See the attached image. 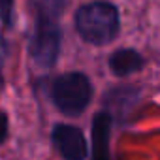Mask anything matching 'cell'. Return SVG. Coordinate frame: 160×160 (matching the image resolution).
I'll return each mask as SVG.
<instances>
[{
	"mask_svg": "<svg viewBox=\"0 0 160 160\" xmlns=\"http://www.w3.org/2000/svg\"><path fill=\"white\" fill-rule=\"evenodd\" d=\"M0 21L6 28L15 25V0H0Z\"/></svg>",
	"mask_w": 160,
	"mask_h": 160,
	"instance_id": "cell-8",
	"label": "cell"
},
{
	"mask_svg": "<svg viewBox=\"0 0 160 160\" xmlns=\"http://www.w3.org/2000/svg\"><path fill=\"white\" fill-rule=\"evenodd\" d=\"M6 60V40L0 38V89H2V64Z\"/></svg>",
	"mask_w": 160,
	"mask_h": 160,
	"instance_id": "cell-10",
	"label": "cell"
},
{
	"mask_svg": "<svg viewBox=\"0 0 160 160\" xmlns=\"http://www.w3.org/2000/svg\"><path fill=\"white\" fill-rule=\"evenodd\" d=\"M28 8L34 21L60 23V17L68 8V0H28Z\"/></svg>",
	"mask_w": 160,
	"mask_h": 160,
	"instance_id": "cell-7",
	"label": "cell"
},
{
	"mask_svg": "<svg viewBox=\"0 0 160 160\" xmlns=\"http://www.w3.org/2000/svg\"><path fill=\"white\" fill-rule=\"evenodd\" d=\"M47 94L66 117H79L92 100V83L83 72H66L49 79Z\"/></svg>",
	"mask_w": 160,
	"mask_h": 160,
	"instance_id": "cell-2",
	"label": "cell"
},
{
	"mask_svg": "<svg viewBox=\"0 0 160 160\" xmlns=\"http://www.w3.org/2000/svg\"><path fill=\"white\" fill-rule=\"evenodd\" d=\"M51 143L64 160H85L89 156L85 134L73 124H55L51 130Z\"/></svg>",
	"mask_w": 160,
	"mask_h": 160,
	"instance_id": "cell-4",
	"label": "cell"
},
{
	"mask_svg": "<svg viewBox=\"0 0 160 160\" xmlns=\"http://www.w3.org/2000/svg\"><path fill=\"white\" fill-rule=\"evenodd\" d=\"M73 25L83 42L91 45L111 43L121 30V17L117 6L106 0L83 4L73 15Z\"/></svg>",
	"mask_w": 160,
	"mask_h": 160,
	"instance_id": "cell-1",
	"label": "cell"
},
{
	"mask_svg": "<svg viewBox=\"0 0 160 160\" xmlns=\"http://www.w3.org/2000/svg\"><path fill=\"white\" fill-rule=\"evenodd\" d=\"M27 49L36 66H40L43 70L55 68L58 62V57H60V49H62L60 23L34 21Z\"/></svg>",
	"mask_w": 160,
	"mask_h": 160,
	"instance_id": "cell-3",
	"label": "cell"
},
{
	"mask_svg": "<svg viewBox=\"0 0 160 160\" xmlns=\"http://www.w3.org/2000/svg\"><path fill=\"white\" fill-rule=\"evenodd\" d=\"M109 70L113 75L117 77H126V75H132L136 72L141 70L143 66V57L136 51V49H117L111 53L109 60Z\"/></svg>",
	"mask_w": 160,
	"mask_h": 160,
	"instance_id": "cell-6",
	"label": "cell"
},
{
	"mask_svg": "<svg viewBox=\"0 0 160 160\" xmlns=\"http://www.w3.org/2000/svg\"><path fill=\"white\" fill-rule=\"evenodd\" d=\"M10 138V117L4 109H0V145Z\"/></svg>",
	"mask_w": 160,
	"mask_h": 160,
	"instance_id": "cell-9",
	"label": "cell"
},
{
	"mask_svg": "<svg viewBox=\"0 0 160 160\" xmlns=\"http://www.w3.org/2000/svg\"><path fill=\"white\" fill-rule=\"evenodd\" d=\"M111 115L108 111H98L91 124V154L92 160H111L109 138H111Z\"/></svg>",
	"mask_w": 160,
	"mask_h": 160,
	"instance_id": "cell-5",
	"label": "cell"
}]
</instances>
